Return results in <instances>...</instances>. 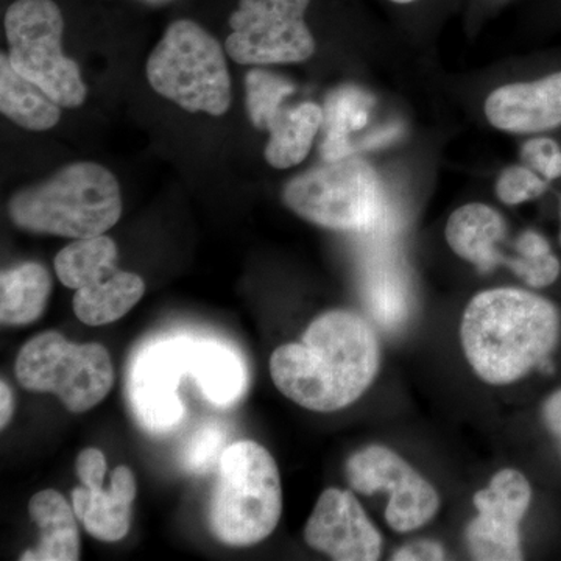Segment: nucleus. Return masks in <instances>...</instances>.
<instances>
[{"instance_id":"obj_3","label":"nucleus","mask_w":561,"mask_h":561,"mask_svg":"<svg viewBox=\"0 0 561 561\" xmlns=\"http://www.w3.org/2000/svg\"><path fill=\"white\" fill-rule=\"evenodd\" d=\"M9 214L18 228L35 234L95 238L121 219L119 183L98 162H73L51 179L16 192Z\"/></svg>"},{"instance_id":"obj_33","label":"nucleus","mask_w":561,"mask_h":561,"mask_svg":"<svg viewBox=\"0 0 561 561\" xmlns=\"http://www.w3.org/2000/svg\"><path fill=\"white\" fill-rule=\"evenodd\" d=\"M542 416H545L546 426L551 431L553 437L559 442L561 449V390L556 391L552 397L548 398L542 408Z\"/></svg>"},{"instance_id":"obj_24","label":"nucleus","mask_w":561,"mask_h":561,"mask_svg":"<svg viewBox=\"0 0 561 561\" xmlns=\"http://www.w3.org/2000/svg\"><path fill=\"white\" fill-rule=\"evenodd\" d=\"M505 267L535 289L551 286L561 272L559 257L552 253L549 242L540 232L531 230L524 231L513 242V253Z\"/></svg>"},{"instance_id":"obj_6","label":"nucleus","mask_w":561,"mask_h":561,"mask_svg":"<svg viewBox=\"0 0 561 561\" xmlns=\"http://www.w3.org/2000/svg\"><path fill=\"white\" fill-rule=\"evenodd\" d=\"M283 201L301 219L335 231L370 232L386 217L381 180L356 157L301 173L286 184Z\"/></svg>"},{"instance_id":"obj_30","label":"nucleus","mask_w":561,"mask_h":561,"mask_svg":"<svg viewBox=\"0 0 561 561\" xmlns=\"http://www.w3.org/2000/svg\"><path fill=\"white\" fill-rule=\"evenodd\" d=\"M524 164L538 173L546 181L561 176V147L551 138H535L523 146Z\"/></svg>"},{"instance_id":"obj_9","label":"nucleus","mask_w":561,"mask_h":561,"mask_svg":"<svg viewBox=\"0 0 561 561\" xmlns=\"http://www.w3.org/2000/svg\"><path fill=\"white\" fill-rule=\"evenodd\" d=\"M311 0H241L231 14L225 49L239 65H289L309 60L316 39L305 21Z\"/></svg>"},{"instance_id":"obj_5","label":"nucleus","mask_w":561,"mask_h":561,"mask_svg":"<svg viewBox=\"0 0 561 561\" xmlns=\"http://www.w3.org/2000/svg\"><path fill=\"white\" fill-rule=\"evenodd\" d=\"M158 94L190 111L224 116L231 106V77L219 41L190 20L172 22L147 60Z\"/></svg>"},{"instance_id":"obj_32","label":"nucleus","mask_w":561,"mask_h":561,"mask_svg":"<svg viewBox=\"0 0 561 561\" xmlns=\"http://www.w3.org/2000/svg\"><path fill=\"white\" fill-rule=\"evenodd\" d=\"M446 552L440 542L431 540L413 541L404 548L398 549L391 560L397 561H424L445 560Z\"/></svg>"},{"instance_id":"obj_10","label":"nucleus","mask_w":561,"mask_h":561,"mask_svg":"<svg viewBox=\"0 0 561 561\" xmlns=\"http://www.w3.org/2000/svg\"><path fill=\"white\" fill-rule=\"evenodd\" d=\"M187 375V335L146 343L133 357L127 394L133 415L151 434L179 426L184 405L179 389Z\"/></svg>"},{"instance_id":"obj_18","label":"nucleus","mask_w":561,"mask_h":561,"mask_svg":"<svg viewBox=\"0 0 561 561\" xmlns=\"http://www.w3.org/2000/svg\"><path fill=\"white\" fill-rule=\"evenodd\" d=\"M28 515L39 527L38 546L24 552L22 561L80 560V531L72 505L57 490H43L28 502Z\"/></svg>"},{"instance_id":"obj_36","label":"nucleus","mask_w":561,"mask_h":561,"mask_svg":"<svg viewBox=\"0 0 561 561\" xmlns=\"http://www.w3.org/2000/svg\"><path fill=\"white\" fill-rule=\"evenodd\" d=\"M391 2H394V3H412V2H415V0H391Z\"/></svg>"},{"instance_id":"obj_20","label":"nucleus","mask_w":561,"mask_h":561,"mask_svg":"<svg viewBox=\"0 0 561 561\" xmlns=\"http://www.w3.org/2000/svg\"><path fill=\"white\" fill-rule=\"evenodd\" d=\"M323 119V110L317 103L280 108L267 127L268 142L264 154L268 164L279 171L301 164L311 153Z\"/></svg>"},{"instance_id":"obj_4","label":"nucleus","mask_w":561,"mask_h":561,"mask_svg":"<svg viewBox=\"0 0 561 561\" xmlns=\"http://www.w3.org/2000/svg\"><path fill=\"white\" fill-rule=\"evenodd\" d=\"M210 494L209 529L231 548H247L271 537L283 513L278 465L260 443H231L221 454Z\"/></svg>"},{"instance_id":"obj_29","label":"nucleus","mask_w":561,"mask_h":561,"mask_svg":"<svg viewBox=\"0 0 561 561\" xmlns=\"http://www.w3.org/2000/svg\"><path fill=\"white\" fill-rule=\"evenodd\" d=\"M548 190V181L527 165H511L496 181L497 198L508 206L535 201Z\"/></svg>"},{"instance_id":"obj_22","label":"nucleus","mask_w":561,"mask_h":561,"mask_svg":"<svg viewBox=\"0 0 561 561\" xmlns=\"http://www.w3.org/2000/svg\"><path fill=\"white\" fill-rule=\"evenodd\" d=\"M51 291L50 273L38 262H24L0 276V321L25 327L41 319Z\"/></svg>"},{"instance_id":"obj_1","label":"nucleus","mask_w":561,"mask_h":561,"mask_svg":"<svg viewBox=\"0 0 561 561\" xmlns=\"http://www.w3.org/2000/svg\"><path fill=\"white\" fill-rule=\"evenodd\" d=\"M381 348L364 317L321 313L300 343L279 346L271 357L276 389L313 412H335L359 400L378 375Z\"/></svg>"},{"instance_id":"obj_17","label":"nucleus","mask_w":561,"mask_h":561,"mask_svg":"<svg viewBox=\"0 0 561 561\" xmlns=\"http://www.w3.org/2000/svg\"><path fill=\"white\" fill-rule=\"evenodd\" d=\"M505 221L496 209L483 203H468L454 210L446 224V241L461 260L486 273L502 264L500 243L504 242Z\"/></svg>"},{"instance_id":"obj_31","label":"nucleus","mask_w":561,"mask_h":561,"mask_svg":"<svg viewBox=\"0 0 561 561\" xmlns=\"http://www.w3.org/2000/svg\"><path fill=\"white\" fill-rule=\"evenodd\" d=\"M108 465L105 454L98 448H87L77 459V474L81 483L105 482Z\"/></svg>"},{"instance_id":"obj_16","label":"nucleus","mask_w":561,"mask_h":561,"mask_svg":"<svg viewBox=\"0 0 561 561\" xmlns=\"http://www.w3.org/2000/svg\"><path fill=\"white\" fill-rule=\"evenodd\" d=\"M187 375L194 378L203 397L230 408L241 400L249 383V371L241 354L227 343L187 335Z\"/></svg>"},{"instance_id":"obj_8","label":"nucleus","mask_w":561,"mask_h":561,"mask_svg":"<svg viewBox=\"0 0 561 561\" xmlns=\"http://www.w3.org/2000/svg\"><path fill=\"white\" fill-rule=\"evenodd\" d=\"M65 18L54 0H16L5 13L9 60L61 108H79L88 88L79 65L62 51Z\"/></svg>"},{"instance_id":"obj_15","label":"nucleus","mask_w":561,"mask_h":561,"mask_svg":"<svg viewBox=\"0 0 561 561\" xmlns=\"http://www.w3.org/2000/svg\"><path fill=\"white\" fill-rule=\"evenodd\" d=\"M136 491L135 474L122 465L111 474L108 490H103L101 482L81 483L72 490L70 500L77 518L91 537L103 542H116L130 530Z\"/></svg>"},{"instance_id":"obj_7","label":"nucleus","mask_w":561,"mask_h":561,"mask_svg":"<svg viewBox=\"0 0 561 561\" xmlns=\"http://www.w3.org/2000/svg\"><path fill=\"white\" fill-rule=\"evenodd\" d=\"M16 378L25 390L55 394L69 412L84 413L108 397L114 367L101 343L79 345L47 331L22 346Z\"/></svg>"},{"instance_id":"obj_37","label":"nucleus","mask_w":561,"mask_h":561,"mask_svg":"<svg viewBox=\"0 0 561 561\" xmlns=\"http://www.w3.org/2000/svg\"><path fill=\"white\" fill-rule=\"evenodd\" d=\"M559 213H560V221H561V195H559ZM560 243H561V230H560Z\"/></svg>"},{"instance_id":"obj_35","label":"nucleus","mask_w":561,"mask_h":561,"mask_svg":"<svg viewBox=\"0 0 561 561\" xmlns=\"http://www.w3.org/2000/svg\"><path fill=\"white\" fill-rule=\"evenodd\" d=\"M144 2L151 3V5H160V3L171 2V0H144Z\"/></svg>"},{"instance_id":"obj_2","label":"nucleus","mask_w":561,"mask_h":561,"mask_svg":"<svg viewBox=\"0 0 561 561\" xmlns=\"http://www.w3.org/2000/svg\"><path fill=\"white\" fill-rule=\"evenodd\" d=\"M560 312L540 295L501 287L476 295L461 320L460 335L472 370L504 386L548 359L560 337Z\"/></svg>"},{"instance_id":"obj_21","label":"nucleus","mask_w":561,"mask_h":561,"mask_svg":"<svg viewBox=\"0 0 561 561\" xmlns=\"http://www.w3.org/2000/svg\"><path fill=\"white\" fill-rule=\"evenodd\" d=\"M0 111L28 131H47L61 119V106L43 88L14 70L0 55Z\"/></svg>"},{"instance_id":"obj_25","label":"nucleus","mask_w":561,"mask_h":561,"mask_svg":"<svg viewBox=\"0 0 561 561\" xmlns=\"http://www.w3.org/2000/svg\"><path fill=\"white\" fill-rule=\"evenodd\" d=\"M247 110L254 127L267 130L275 114L283 108V101L294 94L295 87L276 73L254 68L247 73Z\"/></svg>"},{"instance_id":"obj_28","label":"nucleus","mask_w":561,"mask_h":561,"mask_svg":"<svg viewBox=\"0 0 561 561\" xmlns=\"http://www.w3.org/2000/svg\"><path fill=\"white\" fill-rule=\"evenodd\" d=\"M227 434L217 421L203 424L192 435L183 451V465L192 472H206L219 467L221 454L227 449Z\"/></svg>"},{"instance_id":"obj_26","label":"nucleus","mask_w":561,"mask_h":561,"mask_svg":"<svg viewBox=\"0 0 561 561\" xmlns=\"http://www.w3.org/2000/svg\"><path fill=\"white\" fill-rule=\"evenodd\" d=\"M365 297L368 311L381 327L393 330L408 319V290L397 273L381 271L368 278Z\"/></svg>"},{"instance_id":"obj_14","label":"nucleus","mask_w":561,"mask_h":561,"mask_svg":"<svg viewBox=\"0 0 561 561\" xmlns=\"http://www.w3.org/2000/svg\"><path fill=\"white\" fill-rule=\"evenodd\" d=\"M483 113L491 127L511 135H534L561 125V70L534 81L491 91Z\"/></svg>"},{"instance_id":"obj_12","label":"nucleus","mask_w":561,"mask_h":561,"mask_svg":"<svg viewBox=\"0 0 561 561\" xmlns=\"http://www.w3.org/2000/svg\"><path fill=\"white\" fill-rule=\"evenodd\" d=\"M531 501L530 483L516 470H502L486 489L478 491L479 515L467 529L472 559L482 561L523 560L522 524Z\"/></svg>"},{"instance_id":"obj_11","label":"nucleus","mask_w":561,"mask_h":561,"mask_svg":"<svg viewBox=\"0 0 561 561\" xmlns=\"http://www.w3.org/2000/svg\"><path fill=\"white\" fill-rule=\"evenodd\" d=\"M345 471L350 485L359 493L389 491L386 519L401 534L420 529L440 507L437 490L386 446L371 445L353 454Z\"/></svg>"},{"instance_id":"obj_34","label":"nucleus","mask_w":561,"mask_h":561,"mask_svg":"<svg viewBox=\"0 0 561 561\" xmlns=\"http://www.w3.org/2000/svg\"><path fill=\"white\" fill-rule=\"evenodd\" d=\"M14 412V398L9 383L0 382V427L5 430L9 426Z\"/></svg>"},{"instance_id":"obj_13","label":"nucleus","mask_w":561,"mask_h":561,"mask_svg":"<svg viewBox=\"0 0 561 561\" xmlns=\"http://www.w3.org/2000/svg\"><path fill=\"white\" fill-rule=\"evenodd\" d=\"M309 548L337 561H375L381 557L382 537L367 513L345 490L321 493L305 527Z\"/></svg>"},{"instance_id":"obj_19","label":"nucleus","mask_w":561,"mask_h":561,"mask_svg":"<svg viewBox=\"0 0 561 561\" xmlns=\"http://www.w3.org/2000/svg\"><path fill=\"white\" fill-rule=\"evenodd\" d=\"M146 294L139 275L117 268L101 280L76 290L72 308L77 319L88 327H103L127 316Z\"/></svg>"},{"instance_id":"obj_23","label":"nucleus","mask_w":561,"mask_h":561,"mask_svg":"<svg viewBox=\"0 0 561 561\" xmlns=\"http://www.w3.org/2000/svg\"><path fill=\"white\" fill-rule=\"evenodd\" d=\"M117 245L106 234L76 239L55 257V272L62 286L79 290L117 271Z\"/></svg>"},{"instance_id":"obj_27","label":"nucleus","mask_w":561,"mask_h":561,"mask_svg":"<svg viewBox=\"0 0 561 561\" xmlns=\"http://www.w3.org/2000/svg\"><path fill=\"white\" fill-rule=\"evenodd\" d=\"M367 110L365 103L357 99L354 92H343L330 103V121H328L327 144H324V157L330 161L345 158L346 138L348 133L360 130L367 124Z\"/></svg>"}]
</instances>
